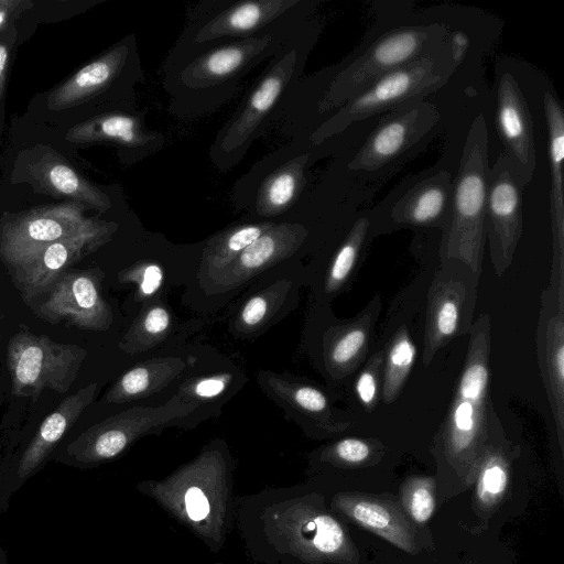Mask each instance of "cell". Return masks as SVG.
Segmentation results:
<instances>
[{
    "mask_svg": "<svg viewBox=\"0 0 564 564\" xmlns=\"http://www.w3.org/2000/svg\"><path fill=\"white\" fill-rule=\"evenodd\" d=\"M296 61L297 54L292 50L276 62L257 85L241 113L224 134L220 143L223 150L235 151L251 137L290 82Z\"/></svg>",
    "mask_w": 564,
    "mask_h": 564,
    "instance_id": "cell-19",
    "label": "cell"
},
{
    "mask_svg": "<svg viewBox=\"0 0 564 564\" xmlns=\"http://www.w3.org/2000/svg\"><path fill=\"white\" fill-rule=\"evenodd\" d=\"M552 366L553 375L555 377V383L558 384L560 390L562 391L564 379V347L562 343V337L558 339V343L553 351Z\"/></svg>",
    "mask_w": 564,
    "mask_h": 564,
    "instance_id": "cell-43",
    "label": "cell"
},
{
    "mask_svg": "<svg viewBox=\"0 0 564 564\" xmlns=\"http://www.w3.org/2000/svg\"><path fill=\"white\" fill-rule=\"evenodd\" d=\"M543 109L549 135L550 215L555 254L562 257L564 245V111L561 102L551 90L544 93Z\"/></svg>",
    "mask_w": 564,
    "mask_h": 564,
    "instance_id": "cell-22",
    "label": "cell"
},
{
    "mask_svg": "<svg viewBox=\"0 0 564 564\" xmlns=\"http://www.w3.org/2000/svg\"><path fill=\"white\" fill-rule=\"evenodd\" d=\"M14 39V31L10 36L9 34H7L2 39H0V101L2 100L6 90L10 54Z\"/></svg>",
    "mask_w": 564,
    "mask_h": 564,
    "instance_id": "cell-41",
    "label": "cell"
},
{
    "mask_svg": "<svg viewBox=\"0 0 564 564\" xmlns=\"http://www.w3.org/2000/svg\"><path fill=\"white\" fill-rule=\"evenodd\" d=\"M415 358V346L411 339L403 334L392 345L384 381L386 399L392 395L406 377Z\"/></svg>",
    "mask_w": 564,
    "mask_h": 564,
    "instance_id": "cell-33",
    "label": "cell"
},
{
    "mask_svg": "<svg viewBox=\"0 0 564 564\" xmlns=\"http://www.w3.org/2000/svg\"><path fill=\"white\" fill-rule=\"evenodd\" d=\"M272 43L269 35L247 37L213 50L191 63L182 78L191 87H204L230 78Z\"/></svg>",
    "mask_w": 564,
    "mask_h": 564,
    "instance_id": "cell-21",
    "label": "cell"
},
{
    "mask_svg": "<svg viewBox=\"0 0 564 564\" xmlns=\"http://www.w3.org/2000/svg\"><path fill=\"white\" fill-rule=\"evenodd\" d=\"M199 403L177 393L160 406H135L90 426L67 446L82 464H95L121 454L138 437L163 429L192 413Z\"/></svg>",
    "mask_w": 564,
    "mask_h": 564,
    "instance_id": "cell-7",
    "label": "cell"
},
{
    "mask_svg": "<svg viewBox=\"0 0 564 564\" xmlns=\"http://www.w3.org/2000/svg\"><path fill=\"white\" fill-rule=\"evenodd\" d=\"M231 379L232 376L230 373L197 378L185 382L180 390V394L184 399L185 397L192 398V401L214 399L227 389Z\"/></svg>",
    "mask_w": 564,
    "mask_h": 564,
    "instance_id": "cell-35",
    "label": "cell"
},
{
    "mask_svg": "<svg viewBox=\"0 0 564 564\" xmlns=\"http://www.w3.org/2000/svg\"><path fill=\"white\" fill-rule=\"evenodd\" d=\"M441 119L438 108L422 99L352 126L357 137L340 166L350 202L368 207L377 193L436 138Z\"/></svg>",
    "mask_w": 564,
    "mask_h": 564,
    "instance_id": "cell-2",
    "label": "cell"
},
{
    "mask_svg": "<svg viewBox=\"0 0 564 564\" xmlns=\"http://www.w3.org/2000/svg\"><path fill=\"white\" fill-rule=\"evenodd\" d=\"M296 0H250L234 4L208 21L195 36V43H204L221 36L248 35L274 20Z\"/></svg>",
    "mask_w": 564,
    "mask_h": 564,
    "instance_id": "cell-23",
    "label": "cell"
},
{
    "mask_svg": "<svg viewBox=\"0 0 564 564\" xmlns=\"http://www.w3.org/2000/svg\"><path fill=\"white\" fill-rule=\"evenodd\" d=\"M332 507L346 519L398 549L410 554L417 552L414 523L394 498L366 492H339L334 496Z\"/></svg>",
    "mask_w": 564,
    "mask_h": 564,
    "instance_id": "cell-15",
    "label": "cell"
},
{
    "mask_svg": "<svg viewBox=\"0 0 564 564\" xmlns=\"http://www.w3.org/2000/svg\"><path fill=\"white\" fill-rule=\"evenodd\" d=\"M523 184L508 156L501 152L490 167L486 198V234L492 253L507 260L522 230Z\"/></svg>",
    "mask_w": 564,
    "mask_h": 564,
    "instance_id": "cell-11",
    "label": "cell"
},
{
    "mask_svg": "<svg viewBox=\"0 0 564 564\" xmlns=\"http://www.w3.org/2000/svg\"><path fill=\"white\" fill-rule=\"evenodd\" d=\"M128 56V47L118 45L91 61L47 95V107L62 110L94 97L118 76Z\"/></svg>",
    "mask_w": 564,
    "mask_h": 564,
    "instance_id": "cell-20",
    "label": "cell"
},
{
    "mask_svg": "<svg viewBox=\"0 0 564 564\" xmlns=\"http://www.w3.org/2000/svg\"><path fill=\"white\" fill-rule=\"evenodd\" d=\"M458 67L445 43L437 51L379 77L362 93L339 107L315 130L311 140L319 144L343 134L357 123L411 101L425 99L444 87Z\"/></svg>",
    "mask_w": 564,
    "mask_h": 564,
    "instance_id": "cell-3",
    "label": "cell"
},
{
    "mask_svg": "<svg viewBox=\"0 0 564 564\" xmlns=\"http://www.w3.org/2000/svg\"><path fill=\"white\" fill-rule=\"evenodd\" d=\"M400 503L413 523H426L435 509V480L432 477L408 478L400 488Z\"/></svg>",
    "mask_w": 564,
    "mask_h": 564,
    "instance_id": "cell-30",
    "label": "cell"
},
{
    "mask_svg": "<svg viewBox=\"0 0 564 564\" xmlns=\"http://www.w3.org/2000/svg\"><path fill=\"white\" fill-rule=\"evenodd\" d=\"M274 224L262 221L229 228L209 240L202 257L200 273L207 284Z\"/></svg>",
    "mask_w": 564,
    "mask_h": 564,
    "instance_id": "cell-27",
    "label": "cell"
},
{
    "mask_svg": "<svg viewBox=\"0 0 564 564\" xmlns=\"http://www.w3.org/2000/svg\"><path fill=\"white\" fill-rule=\"evenodd\" d=\"M370 230L368 215L364 213L355 220L346 240L334 258L326 282L328 291L337 289L348 276Z\"/></svg>",
    "mask_w": 564,
    "mask_h": 564,
    "instance_id": "cell-31",
    "label": "cell"
},
{
    "mask_svg": "<svg viewBox=\"0 0 564 564\" xmlns=\"http://www.w3.org/2000/svg\"><path fill=\"white\" fill-rule=\"evenodd\" d=\"M488 128L485 117L471 121L454 177L452 206L446 229V248L473 265L480 260L486 234L488 176Z\"/></svg>",
    "mask_w": 564,
    "mask_h": 564,
    "instance_id": "cell-4",
    "label": "cell"
},
{
    "mask_svg": "<svg viewBox=\"0 0 564 564\" xmlns=\"http://www.w3.org/2000/svg\"><path fill=\"white\" fill-rule=\"evenodd\" d=\"M291 538L313 563L360 564V554L347 528L319 501H305L292 514Z\"/></svg>",
    "mask_w": 564,
    "mask_h": 564,
    "instance_id": "cell-12",
    "label": "cell"
},
{
    "mask_svg": "<svg viewBox=\"0 0 564 564\" xmlns=\"http://www.w3.org/2000/svg\"><path fill=\"white\" fill-rule=\"evenodd\" d=\"M278 284L250 297L236 321V328L243 333H251L259 329L269 321L278 307L281 288Z\"/></svg>",
    "mask_w": 564,
    "mask_h": 564,
    "instance_id": "cell-32",
    "label": "cell"
},
{
    "mask_svg": "<svg viewBox=\"0 0 564 564\" xmlns=\"http://www.w3.org/2000/svg\"><path fill=\"white\" fill-rule=\"evenodd\" d=\"M121 282H135L139 297L153 295L162 285V268L154 262H140L119 273Z\"/></svg>",
    "mask_w": 564,
    "mask_h": 564,
    "instance_id": "cell-34",
    "label": "cell"
},
{
    "mask_svg": "<svg viewBox=\"0 0 564 564\" xmlns=\"http://www.w3.org/2000/svg\"><path fill=\"white\" fill-rule=\"evenodd\" d=\"M375 8V22L358 46L337 67L317 104L319 113L337 110L384 74L441 48L447 40L446 18L419 12L413 2Z\"/></svg>",
    "mask_w": 564,
    "mask_h": 564,
    "instance_id": "cell-1",
    "label": "cell"
},
{
    "mask_svg": "<svg viewBox=\"0 0 564 564\" xmlns=\"http://www.w3.org/2000/svg\"><path fill=\"white\" fill-rule=\"evenodd\" d=\"M66 139L76 143L107 142L127 149H144L161 142V135L144 129L139 118L105 113L70 128Z\"/></svg>",
    "mask_w": 564,
    "mask_h": 564,
    "instance_id": "cell-24",
    "label": "cell"
},
{
    "mask_svg": "<svg viewBox=\"0 0 564 564\" xmlns=\"http://www.w3.org/2000/svg\"><path fill=\"white\" fill-rule=\"evenodd\" d=\"M306 236L307 229L301 224H274L207 286L216 292L238 288L261 271L291 257L304 242Z\"/></svg>",
    "mask_w": 564,
    "mask_h": 564,
    "instance_id": "cell-16",
    "label": "cell"
},
{
    "mask_svg": "<svg viewBox=\"0 0 564 564\" xmlns=\"http://www.w3.org/2000/svg\"><path fill=\"white\" fill-rule=\"evenodd\" d=\"M371 455L369 444L357 438H345L336 443L330 457L350 466L362 465Z\"/></svg>",
    "mask_w": 564,
    "mask_h": 564,
    "instance_id": "cell-36",
    "label": "cell"
},
{
    "mask_svg": "<svg viewBox=\"0 0 564 564\" xmlns=\"http://www.w3.org/2000/svg\"><path fill=\"white\" fill-rule=\"evenodd\" d=\"M31 6L32 2L23 0H0V33L9 26L12 19Z\"/></svg>",
    "mask_w": 564,
    "mask_h": 564,
    "instance_id": "cell-40",
    "label": "cell"
},
{
    "mask_svg": "<svg viewBox=\"0 0 564 564\" xmlns=\"http://www.w3.org/2000/svg\"><path fill=\"white\" fill-rule=\"evenodd\" d=\"M308 154H302L272 172L261 184L257 195V212L273 217L288 210L299 198L305 185Z\"/></svg>",
    "mask_w": 564,
    "mask_h": 564,
    "instance_id": "cell-26",
    "label": "cell"
},
{
    "mask_svg": "<svg viewBox=\"0 0 564 564\" xmlns=\"http://www.w3.org/2000/svg\"><path fill=\"white\" fill-rule=\"evenodd\" d=\"M85 205L68 202L40 206L3 217L0 224V259L11 270L43 247L76 234L91 218Z\"/></svg>",
    "mask_w": 564,
    "mask_h": 564,
    "instance_id": "cell-8",
    "label": "cell"
},
{
    "mask_svg": "<svg viewBox=\"0 0 564 564\" xmlns=\"http://www.w3.org/2000/svg\"><path fill=\"white\" fill-rule=\"evenodd\" d=\"M184 506L188 518L195 522L202 521L209 514V500L197 486L189 487L184 496Z\"/></svg>",
    "mask_w": 564,
    "mask_h": 564,
    "instance_id": "cell-38",
    "label": "cell"
},
{
    "mask_svg": "<svg viewBox=\"0 0 564 564\" xmlns=\"http://www.w3.org/2000/svg\"><path fill=\"white\" fill-rule=\"evenodd\" d=\"M458 310L453 301H445L436 315V328L441 336H451L457 327Z\"/></svg>",
    "mask_w": 564,
    "mask_h": 564,
    "instance_id": "cell-39",
    "label": "cell"
},
{
    "mask_svg": "<svg viewBox=\"0 0 564 564\" xmlns=\"http://www.w3.org/2000/svg\"><path fill=\"white\" fill-rule=\"evenodd\" d=\"M177 357L154 358L140 362L124 372L108 390L106 403H124L159 392L185 368Z\"/></svg>",
    "mask_w": 564,
    "mask_h": 564,
    "instance_id": "cell-25",
    "label": "cell"
},
{
    "mask_svg": "<svg viewBox=\"0 0 564 564\" xmlns=\"http://www.w3.org/2000/svg\"><path fill=\"white\" fill-rule=\"evenodd\" d=\"M366 340L361 329H352L344 335L332 348L330 359L336 365L350 361L361 349Z\"/></svg>",
    "mask_w": 564,
    "mask_h": 564,
    "instance_id": "cell-37",
    "label": "cell"
},
{
    "mask_svg": "<svg viewBox=\"0 0 564 564\" xmlns=\"http://www.w3.org/2000/svg\"><path fill=\"white\" fill-rule=\"evenodd\" d=\"M488 370L484 360L473 361L464 371L451 414L446 448L452 463L470 477L481 430Z\"/></svg>",
    "mask_w": 564,
    "mask_h": 564,
    "instance_id": "cell-14",
    "label": "cell"
},
{
    "mask_svg": "<svg viewBox=\"0 0 564 564\" xmlns=\"http://www.w3.org/2000/svg\"><path fill=\"white\" fill-rule=\"evenodd\" d=\"M510 486V464L501 454L489 455L479 466L473 498L475 512L488 519L505 500Z\"/></svg>",
    "mask_w": 564,
    "mask_h": 564,
    "instance_id": "cell-28",
    "label": "cell"
},
{
    "mask_svg": "<svg viewBox=\"0 0 564 564\" xmlns=\"http://www.w3.org/2000/svg\"><path fill=\"white\" fill-rule=\"evenodd\" d=\"M496 126L503 144L502 151L513 164L523 186L528 185L536 167L533 122L522 90L509 72L496 76Z\"/></svg>",
    "mask_w": 564,
    "mask_h": 564,
    "instance_id": "cell-13",
    "label": "cell"
},
{
    "mask_svg": "<svg viewBox=\"0 0 564 564\" xmlns=\"http://www.w3.org/2000/svg\"><path fill=\"white\" fill-rule=\"evenodd\" d=\"M28 180L40 192L89 205L100 212L111 207L110 199L98 187L85 180L54 151L44 148L25 167Z\"/></svg>",
    "mask_w": 564,
    "mask_h": 564,
    "instance_id": "cell-17",
    "label": "cell"
},
{
    "mask_svg": "<svg viewBox=\"0 0 564 564\" xmlns=\"http://www.w3.org/2000/svg\"><path fill=\"white\" fill-rule=\"evenodd\" d=\"M171 317L162 305H151L131 325L119 346L127 354L150 349L166 336Z\"/></svg>",
    "mask_w": 564,
    "mask_h": 564,
    "instance_id": "cell-29",
    "label": "cell"
},
{
    "mask_svg": "<svg viewBox=\"0 0 564 564\" xmlns=\"http://www.w3.org/2000/svg\"><path fill=\"white\" fill-rule=\"evenodd\" d=\"M454 177L435 165L402 178L367 210L370 229L398 227L445 228L452 206Z\"/></svg>",
    "mask_w": 564,
    "mask_h": 564,
    "instance_id": "cell-6",
    "label": "cell"
},
{
    "mask_svg": "<svg viewBox=\"0 0 564 564\" xmlns=\"http://www.w3.org/2000/svg\"><path fill=\"white\" fill-rule=\"evenodd\" d=\"M97 388V383H90L67 395L43 420L19 460L17 477L21 482L26 480L44 463L65 433L91 403Z\"/></svg>",
    "mask_w": 564,
    "mask_h": 564,
    "instance_id": "cell-18",
    "label": "cell"
},
{
    "mask_svg": "<svg viewBox=\"0 0 564 564\" xmlns=\"http://www.w3.org/2000/svg\"><path fill=\"white\" fill-rule=\"evenodd\" d=\"M117 224L90 219L76 234L52 242L12 269V280L23 301L46 294L53 284L84 257L108 242Z\"/></svg>",
    "mask_w": 564,
    "mask_h": 564,
    "instance_id": "cell-9",
    "label": "cell"
},
{
    "mask_svg": "<svg viewBox=\"0 0 564 564\" xmlns=\"http://www.w3.org/2000/svg\"><path fill=\"white\" fill-rule=\"evenodd\" d=\"M86 356V349L78 345L61 344L46 335L20 329L7 348L12 393L36 399L44 389L67 392Z\"/></svg>",
    "mask_w": 564,
    "mask_h": 564,
    "instance_id": "cell-5",
    "label": "cell"
},
{
    "mask_svg": "<svg viewBox=\"0 0 564 564\" xmlns=\"http://www.w3.org/2000/svg\"><path fill=\"white\" fill-rule=\"evenodd\" d=\"M356 390L359 399L367 405L371 404L377 393V381L373 372L365 371L358 378Z\"/></svg>",
    "mask_w": 564,
    "mask_h": 564,
    "instance_id": "cell-42",
    "label": "cell"
},
{
    "mask_svg": "<svg viewBox=\"0 0 564 564\" xmlns=\"http://www.w3.org/2000/svg\"><path fill=\"white\" fill-rule=\"evenodd\" d=\"M98 268L67 271L48 290L34 314L51 324L65 323L85 330H107L112 312L101 296Z\"/></svg>",
    "mask_w": 564,
    "mask_h": 564,
    "instance_id": "cell-10",
    "label": "cell"
}]
</instances>
